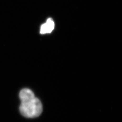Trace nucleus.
Instances as JSON below:
<instances>
[{
    "instance_id": "obj_2",
    "label": "nucleus",
    "mask_w": 122,
    "mask_h": 122,
    "mask_svg": "<svg viewBox=\"0 0 122 122\" xmlns=\"http://www.w3.org/2000/svg\"><path fill=\"white\" fill-rule=\"evenodd\" d=\"M55 24L51 18H48L46 22L41 26L40 33L41 34L50 33L54 29Z\"/></svg>"
},
{
    "instance_id": "obj_1",
    "label": "nucleus",
    "mask_w": 122,
    "mask_h": 122,
    "mask_svg": "<svg viewBox=\"0 0 122 122\" xmlns=\"http://www.w3.org/2000/svg\"><path fill=\"white\" fill-rule=\"evenodd\" d=\"M19 96L21 100L20 110L23 116L28 118H36L41 114L43 111L42 104L31 90L27 88L22 89Z\"/></svg>"
}]
</instances>
